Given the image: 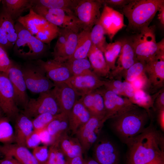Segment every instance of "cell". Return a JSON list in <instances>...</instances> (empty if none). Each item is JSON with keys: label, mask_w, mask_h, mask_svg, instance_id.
Returning a JSON list of instances; mask_svg holds the SVG:
<instances>
[{"label": "cell", "mask_w": 164, "mask_h": 164, "mask_svg": "<svg viewBox=\"0 0 164 164\" xmlns=\"http://www.w3.org/2000/svg\"><path fill=\"white\" fill-rule=\"evenodd\" d=\"M64 63L72 76L83 75L93 71L87 58L68 60Z\"/></svg>", "instance_id": "836d02e7"}, {"label": "cell", "mask_w": 164, "mask_h": 164, "mask_svg": "<svg viewBox=\"0 0 164 164\" xmlns=\"http://www.w3.org/2000/svg\"><path fill=\"white\" fill-rule=\"evenodd\" d=\"M57 115L46 113L37 116L32 120L34 130L38 131L46 127Z\"/></svg>", "instance_id": "b9f144b4"}, {"label": "cell", "mask_w": 164, "mask_h": 164, "mask_svg": "<svg viewBox=\"0 0 164 164\" xmlns=\"http://www.w3.org/2000/svg\"><path fill=\"white\" fill-rule=\"evenodd\" d=\"M15 118L14 141L18 145L26 146L27 138L34 130L32 120L22 113Z\"/></svg>", "instance_id": "d4e9b609"}, {"label": "cell", "mask_w": 164, "mask_h": 164, "mask_svg": "<svg viewBox=\"0 0 164 164\" xmlns=\"http://www.w3.org/2000/svg\"><path fill=\"white\" fill-rule=\"evenodd\" d=\"M0 151L5 156L13 157L22 164H40L26 146L12 143L0 145Z\"/></svg>", "instance_id": "7402d4cb"}, {"label": "cell", "mask_w": 164, "mask_h": 164, "mask_svg": "<svg viewBox=\"0 0 164 164\" xmlns=\"http://www.w3.org/2000/svg\"><path fill=\"white\" fill-rule=\"evenodd\" d=\"M92 71L99 77H109L111 71L103 53L92 45L87 55Z\"/></svg>", "instance_id": "cb8c5ba5"}, {"label": "cell", "mask_w": 164, "mask_h": 164, "mask_svg": "<svg viewBox=\"0 0 164 164\" xmlns=\"http://www.w3.org/2000/svg\"><path fill=\"white\" fill-rule=\"evenodd\" d=\"M1 154H2V153H1V152L0 151V155H1Z\"/></svg>", "instance_id": "91938a15"}, {"label": "cell", "mask_w": 164, "mask_h": 164, "mask_svg": "<svg viewBox=\"0 0 164 164\" xmlns=\"http://www.w3.org/2000/svg\"><path fill=\"white\" fill-rule=\"evenodd\" d=\"M48 153L45 164H65V156L59 148L58 141L50 145Z\"/></svg>", "instance_id": "ab89813d"}, {"label": "cell", "mask_w": 164, "mask_h": 164, "mask_svg": "<svg viewBox=\"0 0 164 164\" xmlns=\"http://www.w3.org/2000/svg\"><path fill=\"white\" fill-rule=\"evenodd\" d=\"M34 36L48 22L44 18L32 9L24 16H21L17 20Z\"/></svg>", "instance_id": "83f0119b"}, {"label": "cell", "mask_w": 164, "mask_h": 164, "mask_svg": "<svg viewBox=\"0 0 164 164\" xmlns=\"http://www.w3.org/2000/svg\"><path fill=\"white\" fill-rule=\"evenodd\" d=\"M48 145H43L33 149L32 153L40 164H45L48 158Z\"/></svg>", "instance_id": "f6af8a7d"}, {"label": "cell", "mask_w": 164, "mask_h": 164, "mask_svg": "<svg viewBox=\"0 0 164 164\" xmlns=\"http://www.w3.org/2000/svg\"><path fill=\"white\" fill-rule=\"evenodd\" d=\"M160 90L152 95L145 90H135L134 95L130 101L133 104L145 109L150 115V109L152 108L153 109L154 101Z\"/></svg>", "instance_id": "1f68e13d"}, {"label": "cell", "mask_w": 164, "mask_h": 164, "mask_svg": "<svg viewBox=\"0 0 164 164\" xmlns=\"http://www.w3.org/2000/svg\"><path fill=\"white\" fill-rule=\"evenodd\" d=\"M94 151V160L100 164H118V151L110 141L102 140L98 141Z\"/></svg>", "instance_id": "d6986e66"}, {"label": "cell", "mask_w": 164, "mask_h": 164, "mask_svg": "<svg viewBox=\"0 0 164 164\" xmlns=\"http://www.w3.org/2000/svg\"><path fill=\"white\" fill-rule=\"evenodd\" d=\"M17 39L15 21L2 9L0 11V44L8 49L13 47Z\"/></svg>", "instance_id": "44dd1931"}, {"label": "cell", "mask_w": 164, "mask_h": 164, "mask_svg": "<svg viewBox=\"0 0 164 164\" xmlns=\"http://www.w3.org/2000/svg\"><path fill=\"white\" fill-rule=\"evenodd\" d=\"M86 164H100L94 159H91L84 161Z\"/></svg>", "instance_id": "6f0895ef"}, {"label": "cell", "mask_w": 164, "mask_h": 164, "mask_svg": "<svg viewBox=\"0 0 164 164\" xmlns=\"http://www.w3.org/2000/svg\"><path fill=\"white\" fill-rule=\"evenodd\" d=\"M32 9L48 22L60 28H67L78 32L81 29L75 16L64 10L36 6H33Z\"/></svg>", "instance_id": "9c48e42d"}, {"label": "cell", "mask_w": 164, "mask_h": 164, "mask_svg": "<svg viewBox=\"0 0 164 164\" xmlns=\"http://www.w3.org/2000/svg\"><path fill=\"white\" fill-rule=\"evenodd\" d=\"M2 9L15 21L33 6V0H3Z\"/></svg>", "instance_id": "484cf974"}, {"label": "cell", "mask_w": 164, "mask_h": 164, "mask_svg": "<svg viewBox=\"0 0 164 164\" xmlns=\"http://www.w3.org/2000/svg\"><path fill=\"white\" fill-rule=\"evenodd\" d=\"M131 0H101L103 5L105 4L110 7H118L122 8L129 3Z\"/></svg>", "instance_id": "f907efd6"}, {"label": "cell", "mask_w": 164, "mask_h": 164, "mask_svg": "<svg viewBox=\"0 0 164 164\" xmlns=\"http://www.w3.org/2000/svg\"><path fill=\"white\" fill-rule=\"evenodd\" d=\"M126 144L127 164H146L164 155L163 136L151 123Z\"/></svg>", "instance_id": "6da1fadb"}, {"label": "cell", "mask_w": 164, "mask_h": 164, "mask_svg": "<svg viewBox=\"0 0 164 164\" xmlns=\"http://www.w3.org/2000/svg\"><path fill=\"white\" fill-rule=\"evenodd\" d=\"M164 0H131L122 8L127 18L126 30L134 34L149 26Z\"/></svg>", "instance_id": "7a4b0ae2"}, {"label": "cell", "mask_w": 164, "mask_h": 164, "mask_svg": "<svg viewBox=\"0 0 164 164\" xmlns=\"http://www.w3.org/2000/svg\"><path fill=\"white\" fill-rule=\"evenodd\" d=\"M105 121L102 118L91 116L76 133L83 151H87L95 143Z\"/></svg>", "instance_id": "7c38bea8"}, {"label": "cell", "mask_w": 164, "mask_h": 164, "mask_svg": "<svg viewBox=\"0 0 164 164\" xmlns=\"http://www.w3.org/2000/svg\"><path fill=\"white\" fill-rule=\"evenodd\" d=\"M158 113L157 119L159 124L162 130H164V109L157 111Z\"/></svg>", "instance_id": "db71d44e"}, {"label": "cell", "mask_w": 164, "mask_h": 164, "mask_svg": "<svg viewBox=\"0 0 164 164\" xmlns=\"http://www.w3.org/2000/svg\"><path fill=\"white\" fill-rule=\"evenodd\" d=\"M135 90H142L147 91L149 88V82L145 72L131 83Z\"/></svg>", "instance_id": "bcb514c9"}, {"label": "cell", "mask_w": 164, "mask_h": 164, "mask_svg": "<svg viewBox=\"0 0 164 164\" xmlns=\"http://www.w3.org/2000/svg\"><path fill=\"white\" fill-rule=\"evenodd\" d=\"M7 74L12 85L16 104L24 108L29 98L27 93V87L23 77L22 67L13 61Z\"/></svg>", "instance_id": "5bb4252c"}, {"label": "cell", "mask_w": 164, "mask_h": 164, "mask_svg": "<svg viewBox=\"0 0 164 164\" xmlns=\"http://www.w3.org/2000/svg\"><path fill=\"white\" fill-rule=\"evenodd\" d=\"M0 108L9 119L15 118L19 109L16 104L12 84L7 74L0 72Z\"/></svg>", "instance_id": "8fae6325"}, {"label": "cell", "mask_w": 164, "mask_h": 164, "mask_svg": "<svg viewBox=\"0 0 164 164\" xmlns=\"http://www.w3.org/2000/svg\"><path fill=\"white\" fill-rule=\"evenodd\" d=\"M145 62L137 61L126 71L123 78L125 80L131 83L145 72Z\"/></svg>", "instance_id": "60d3db41"}, {"label": "cell", "mask_w": 164, "mask_h": 164, "mask_svg": "<svg viewBox=\"0 0 164 164\" xmlns=\"http://www.w3.org/2000/svg\"><path fill=\"white\" fill-rule=\"evenodd\" d=\"M16 53L19 56L27 59H34L43 55L46 49V44L33 36L29 42L18 38L14 46Z\"/></svg>", "instance_id": "ffe728a7"}, {"label": "cell", "mask_w": 164, "mask_h": 164, "mask_svg": "<svg viewBox=\"0 0 164 164\" xmlns=\"http://www.w3.org/2000/svg\"><path fill=\"white\" fill-rule=\"evenodd\" d=\"M78 32L70 29L64 47L58 56L54 60L63 63L70 58L75 50Z\"/></svg>", "instance_id": "d6a6232c"}, {"label": "cell", "mask_w": 164, "mask_h": 164, "mask_svg": "<svg viewBox=\"0 0 164 164\" xmlns=\"http://www.w3.org/2000/svg\"><path fill=\"white\" fill-rule=\"evenodd\" d=\"M76 92L78 96L93 92L104 86L102 80L93 71L83 75L72 76L66 83Z\"/></svg>", "instance_id": "e0dca14e"}, {"label": "cell", "mask_w": 164, "mask_h": 164, "mask_svg": "<svg viewBox=\"0 0 164 164\" xmlns=\"http://www.w3.org/2000/svg\"><path fill=\"white\" fill-rule=\"evenodd\" d=\"M103 5L101 0H79L74 13L81 29L91 30L99 21Z\"/></svg>", "instance_id": "8992f818"}, {"label": "cell", "mask_w": 164, "mask_h": 164, "mask_svg": "<svg viewBox=\"0 0 164 164\" xmlns=\"http://www.w3.org/2000/svg\"><path fill=\"white\" fill-rule=\"evenodd\" d=\"M1 1L0 0V2Z\"/></svg>", "instance_id": "6125c7cd"}, {"label": "cell", "mask_w": 164, "mask_h": 164, "mask_svg": "<svg viewBox=\"0 0 164 164\" xmlns=\"http://www.w3.org/2000/svg\"><path fill=\"white\" fill-rule=\"evenodd\" d=\"M104 30L98 22L92 28L90 36L92 45L104 53L108 43L106 41Z\"/></svg>", "instance_id": "d590c367"}, {"label": "cell", "mask_w": 164, "mask_h": 164, "mask_svg": "<svg viewBox=\"0 0 164 164\" xmlns=\"http://www.w3.org/2000/svg\"><path fill=\"white\" fill-rule=\"evenodd\" d=\"M158 12V19L162 26H164V4L159 7Z\"/></svg>", "instance_id": "11a10c76"}, {"label": "cell", "mask_w": 164, "mask_h": 164, "mask_svg": "<svg viewBox=\"0 0 164 164\" xmlns=\"http://www.w3.org/2000/svg\"><path fill=\"white\" fill-rule=\"evenodd\" d=\"M93 95L94 101L90 113L91 116H96L104 120L105 111L103 96L96 90L93 91Z\"/></svg>", "instance_id": "f35d334b"}, {"label": "cell", "mask_w": 164, "mask_h": 164, "mask_svg": "<svg viewBox=\"0 0 164 164\" xmlns=\"http://www.w3.org/2000/svg\"><path fill=\"white\" fill-rule=\"evenodd\" d=\"M96 90L102 96L105 106L104 120L112 119L137 106L127 97L118 95L103 86Z\"/></svg>", "instance_id": "ba28073f"}, {"label": "cell", "mask_w": 164, "mask_h": 164, "mask_svg": "<svg viewBox=\"0 0 164 164\" xmlns=\"http://www.w3.org/2000/svg\"><path fill=\"white\" fill-rule=\"evenodd\" d=\"M145 73L149 81V89L157 90L164 87V51H160L154 58L145 63Z\"/></svg>", "instance_id": "4fadbf2b"}, {"label": "cell", "mask_w": 164, "mask_h": 164, "mask_svg": "<svg viewBox=\"0 0 164 164\" xmlns=\"http://www.w3.org/2000/svg\"><path fill=\"white\" fill-rule=\"evenodd\" d=\"M2 111L1 109H0V117L2 116Z\"/></svg>", "instance_id": "680465c9"}, {"label": "cell", "mask_w": 164, "mask_h": 164, "mask_svg": "<svg viewBox=\"0 0 164 164\" xmlns=\"http://www.w3.org/2000/svg\"><path fill=\"white\" fill-rule=\"evenodd\" d=\"M150 117L145 109L138 106L117 117L112 118V128L124 142L142 132L146 126Z\"/></svg>", "instance_id": "3957f363"}, {"label": "cell", "mask_w": 164, "mask_h": 164, "mask_svg": "<svg viewBox=\"0 0 164 164\" xmlns=\"http://www.w3.org/2000/svg\"><path fill=\"white\" fill-rule=\"evenodd\" d=\"M161 164H164V162H163V163H162Z\"/></svg>", "instance_id": "94428289"}, {"label": "cell", "mask_w": 164, "mask_h": 164, "mask_svg": "<svg viewBox=\"0 0 164 164\" xmlns=\"http://www.w3.org/2000/svg\"><path fill=\"white\" fill-rule=\"evenodd\" d=\"M122 46L120 54L116 60L114 69L111 71L109 77L111 80H121L127 70L137 60L130 38L121 39Z\"/></svg>", "instance_id": "30bf717a"}, {"label": "cell", "mask_w": 164, "mask_h": 164, "mask_svg": "<svg viewBox=\"0 0 164 164\" xmlns=\"http://www.w3.org/2000/svg\"><path fill=\"white\" fill-rule=\"evenodd\" d=\"M35 63L54 84L66 83L72 76L64 62H59L53 59L46 61L40 59L37 60Z\"/></svg>", "instance_id": "2e32d148"}, {"label": "cell", "mask_w": 164, "mask_h": 164, "mask_svg": "<svg viewBox=\"0 0 164 164\" xmlns=\"http://www.w3.org/2000/svg\"><path fill=\"white\" fill-rule=\"evenodd\" d=\"M41 143L37 131H33L29 135L26 141V146L28 148L33 149Z\"/></svg>", "instance_id": "7dc6e473"}, {"label": "cell", "mask_w": 164, "mask_h": 164, "mask_svg": "<svg viewBox=\"0 0 164 164\" xmlns=\"http://www.w3.org/2000/svg\"><path fill=\"white\" fill-rule=\"evenodd\" d=\"M164 109V90L163 87L156 97L154 103L153 109L157 111Z\"/></svg>", "instance_id": "c3c4849f"}, {"label": "cell", "mask_w": 164, "mask_h": 164, "mask_svg": "<svg viewBox=\"0 0 164 164\" xmlns=\"http://www.w3.org/2000/svg\"><path fill=\"white\" fill-rule=\"evenodd\" d=\"M91 116L89 112L79 100H78L68 115L69 128L72 133L75 134Z\"/></svg>", "instance_id": "603a6c76"}, {"label": "cell", "mask_w": 164, "mask_h": 164, "mask_svg": "<svg viewBox=\"0 0 164 164\" xmlns=\"http://www.w3.org/2000/svg\"><path fill=\"white\" fill-rule=\"evenodd\" d=\"M164 162V155L159 157L152 161L146 164H161Z\"/></svg>", "instance_id": "9f6ffc18"}, {"label": "cell", "mask_w": 164, "mask_h": 164, "mask_svg": "<svg viewBox=\"0 0 164 164\" xmlns=\"http://www.w3.org/2000/svg\"><path fill=\"white\" fill-rule=\"evenodd\" d=\"M60 28L48 22L36 34L35 36L45 44H50L58 37Z\"/></svg>", "instance_id": "74e56055"}, {"label": "cell", "mask_w": 164, "mask_h": 164, "mask_svg": "<svg viewBox=\"0 0 164 164\" xmlns=\"http://www.w3.org/2000/svg\"><path fill=\"white\" fill-rule=\"evenodd\" d=\"M46 128L50 134L52 144L58 141L69 128L68 116L61 113L47 125Z\"/></svg>", "instance_id": "f1b7e54d"}, {"label": "cell", "mask_w": 164, "mask_h": 164, "mask_svg": "<svg viewBox=\"0 0 164 164\" xmlns=\"http://www.w3.org/2000/svg\"><path fill=\"white\" fill-rule=\"evenodd\" d=\"M155 30V26H149L130 37L138 60L146 63L164 50L156 41Z\"/></svg>", "instance_id": "277c9868"}, {"label": "cell", "mask_w": 164, "mask_h": 164, "mask_svg": "<svg viewBox=\"0 0 164 164\" xmlns=\"http://www.w3.org/2000/svg\"><path fill=\"white\" fill-rule=\"evenodd\" d=\"M22 113L30 118L43 113L56 115L61 113L57 100L52 91L39 94L36 98L29 99Z\"/></svg>", "instance_id": "5b68a950"}, {"label": "cell", "mask_w": 164, "mask_h": 164, "mask_svg": "<svg viewBox=\"0 0 164 164\" xmlns=\"http://www.w3.org/2000/svg\"><path fill=\"white\" fill-rule=\"evenodd\" d=\"M12 62L8 56L6 49L0 44V72L6 74Z\"/></svg>", "instance_id": "ee69618b"}, {"label": "cell", "mask_w": 164, "mask_h": 164, "mask_svg": "<svg viewBox=\"0 0 164 164\" xmlns=\"http://www.w3.org/2000/svg\"><path fill=\"white\" fill-rule=\"evenodd\" d=\"M103 5L98 22L102 26L105 35L112 40L116 34L126 26L124 23V15L122 13L105 4Z\"/></svg>", "instance_id": "9a60e30c"}, {"label": "cell", "mask_w": 164, "mask_h": 164, "mask_svg": "<svg viewBox=\"0 0 164 164\" xmlns=\"http://www.w3.org/2000/svg\"><path fill=\"white\" fill-rule=\"evenodd\" d=\"M52 89L61 113L68 116L77 99L78 95L75 91L65 83L54 84Z\"/></svg>", "instance_id": "ac0fdd59"}, {"label": "cell", "mask_w": 164, "mask_h": 164, "mask_svg": "<svg viewBox=\"0 0 164 164\" xmlns=\"http://www.w3.org/2000/svg\"><path fill=\"white\" fill-rule=\"evenodd\" d=\"M37 131L39 133L41 143H42L44 145L48 146L52 144L51 138L46 127Z\"/></svg>", "instance_id": "681fc988"}, {"label": "cell", "mask_w": 164, "mask_h": 164, "mask_svg": "<svg viewBox=\"0 0 164 164\" xmlns=\"http://www.w3.org/2000/svg\"><path fill=\"white\" fill-rule=\"evenodd\" d=\"M70 29L67 28H60L57 41L52 53L53 59L57 57L63 48Z\"/></svg>", "instance_id": "7bdbcfd3"}, {"label": "cell", "mask_w": 164, "mask_h": 164, "mask_svg": "<svg viewBox=\"0 0 164 164\" xmlns=\"http://www.w3.org/2000/svg\"><path fill=\"white\" fill-rule=\"evenodd\" d=\"M122 46L120 40L108 43L103 53L106 63L110 70L115 67L116 60L120 54Z\"/></svg>", "instance_id": "e575fe53"}, {"label": "cell", "mask_w": 164, "mask_h": 164, "mask_svg": "<svg viewBox=\"0 0 164 164\" xmlns=\"http://www.w3.org/2000/svg\"><path fill=\"white\" fill-rule=\"evenodd\" d=\"M59 148L66 158L82 155L83 150L77 138L69 136L67 132L58 140Z\"/></svg>", "instance_id": "4316f807"}, {"label": "cell", "mask_w": 164, "mask_h": 164, "mask_svg": "<svg viewBox=\"0 0 164 164\" xmlns=\"http://www.w3.org/2000/svg\"></svg>", "instance_id": "be15d7a7"}, {"label": "cell", "mask_w": 164, "mask_h": 164, "mask_svg": "<svg viewBox=\"0 0 164 164\" xmlns=\"http://www.w3.org/2000/svg\"><path fill=\"white\" fill-rule=\"evenodd\" d=\"M0 164H22L14 158L11 156H5L0 159Z\"/></svg>", "instance_id": "f5cc1de1"}, {"label": "cell", "mask_w": 164, "mask_h": 164, "mask_svg": "<svg viewBox=\"0 0 164 164\" xmlns=\"http://www.w3.org/2000/svg\"><path fill=\"white\" fill-rule=\"evenodd\" d=\"M22 70L27 89L32 93L47 92L55 86L43 71L35 63L27 64L22 67Z\"/></svg>", "instance_id": "52a82bcc"}, {"label": "cell", "mask_w": 164, "mask_h": 164, "mask_svg": "<svg viewBox=\"0 0 164 164\" xmlns=\"http://www.w3.org/2000/svg\"><path fill=\"white\" fill-rule=\"evenodd\" d=\"M14 141V131L9 118L2 116L0 117V142L6 144Z\"/></svg>", "instance_id": "8d00e7d4"}, {"label": "cell", "mask_w": 164, "mask_h": 164, "mask_svg": "<svg viewBox=\"0 0 164 164\" xmlns=\"http://www.w3.org/2000/svg\"><path fill=\"white\" fill-rule=\"evenodd\" d=\"M90 31L82 30L78 32L75 50L68 60L87 58L88 53L92 45L90 36Z\"/></svg>", "instance_id": "4dcf8cb0"}, {"label": "cell", "mask_w": 164, "mask_h": 164, "mask_svg": "<svg viewBox=\"0 0 164 164\" xmlns=\"http://www.w3.org/2000/svg\"><path fill=\"white\" fill-rule=\"evenodd\" d=\"M79 0H33V6L61 9L75 15L74 11Z\"/></svg>", "instance_id": "f546056e"}, {"label": "cell", "mask_w": 164, "mask_h": 164, "mask_svg": "<svg viewBox=\"0 0 164 164\" xmlns=\"http://www.w3.org/2000/svg\"><path fill=\"white\" fill-rule=\"evenodd\" d=\"M82 155L71 158H66L65 164H84Z\"/></svg>", "instance_id": "816d5d0a"}]
</instances>
